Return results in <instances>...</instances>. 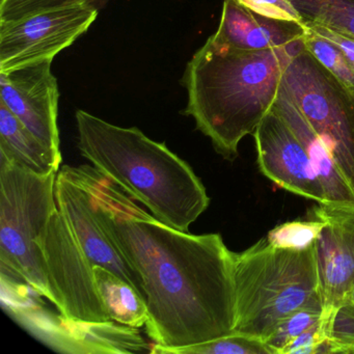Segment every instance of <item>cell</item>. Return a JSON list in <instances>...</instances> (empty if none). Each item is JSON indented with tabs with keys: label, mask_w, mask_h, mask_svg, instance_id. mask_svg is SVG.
<instances>
[{
	"label": "cell",
	"mask_w": 354,
	"mask_h": 354,
	"mask_svg": "<svg viewBox=\"0 0 354 354\" xmlns=\"http://www.w3.org/2000/svg\"><path fill=\"white\" fill-rule=\"evenodd\" d=\"M90 192L103 229L140 275L151 353L234 333L235 252L221 234L194 235L165 225L93 165L71 167Z\"/></svg>",
	"instance_id": "cell-1"
},
{
	"label": "cell",
	"mask_w": 354,
	"mask_h": 354,
	"mask_svg": "<svg viewBox=\"0 0 354 354\" xmlns=\"http://www.w3.org/2000/svg\"><path fill=\"white\" fill-rule=\"evenodd\" d=\"M304 40L267 50L230 48L209 38L186 66L182 86L187 91L184 115L210 138L215 151L227 160L254 134L272 109L283 71Z\"/></svg>",
	"instance_id": "cell-2"
},
{
	"label": "cell",
	"mask_w": 354,
	"mask_h": 354,
	"mask_svg": "<svg viewBox=\"0 0 354 354\" xmlns=\"http://www.w3.org/2000/svg\"><path fill=\"white\" fill-rule=\"evenodd\" d=\"M78 149L95 169L165 225L189 232L210 198L192 167L138 128L76 111Z\"/></svg>",
	"instance_id": "cell-3"
},
{
	"label": "cell",
	"mask_w": 354,
	"mask_h": 354,
	"mask_svg": "<svg viewBox=\"0 0 354 354\" xmlns=\"http://www.w3.org/2000/svg\"><path fill=\"white\" fill-rule=\"evenodd\" d=\"M234 279V333L266 342L292 313L322 306L314 246L286 250L271 245L263 238L244 252H235Z\"/></svg>",
	"instance_id": "cell-4"
},
{
	"label": "cell",
	"mask_w": 354,
	"mask_h": 354,
	"mask_svg": "<svg viewBox=\"0 0 354 354\" xmlns=\"http://www.w3.org/2000/svg\"><path fill=\"white\" fill-rule=\"evenodd\" d=\"M57 173L40 175L0 155L1 272L28 283L57 306L39 241L57 208Z\"/></svg>",
	"instance_id": "cell-5"
},
{
	"label": "cell",
	"mask_w": 354,
	"mask_h": 354,
	"mask_svg": "<svg viewBox=\"0 0 354 354\" xmlns=\"http://www.w3.org/2000/svg\"><path fill=\"white\" fill-rule=\"evenodd\" d=\"M281 86L324 140L354 189V94L304 46L291 57Z\"/></svg>",
	"instance_id": "cell-6"
},
{
	"label": "cell",
	"mask_w": 354,
	"mask_h": 354,
	"mask_svg": "<svg viewBox=\"0 0 354 354\" xmlns=\"http://www.w3.org/2000/svg\"><path fill=\"white\" fill-rule=\"evenodd\" d=\"M63 316L86 322L111 321L97 290L94 266L80 248L59 208L51 214L39 241Z\"/></svg>",
	"instance_id": "cell-7"
},
{
	"label": "cell",
	"mask_w": 354,
	"mask_h": 354,
	"mask_svg": "<svg viewBox=\"0 0 354 354\" xmlns=\"http://www.w3.org/2000/svg\"><path fill=\"white\" fill-rule=\"evenodd\" d=\"M98 14L88 6L73 5L0 22V72L53 61L88 32Z\"/></svg>",
	"instance_id": "cell-8"
},
{
	"label": "cell",
	"mask_w": 354,
	"mask_h": 354,
	"mask_svg": "<svg viewBox=\"0 0 354 354\" xmlns=\"http://www.w3.org/2000/svg\"><path fill=\"white\" fill-rule=\"evenodd\" d=\"M28 296L9 310L32 335L67 353H142L152 351L138 328L115 321L86 322L49 314Z\"/></svg>",
	"instance_id": "cell-9"
},
{
	"label": "cell",
	"mask_w": 354,
	"mask_h": 354,
	"mask_svg": "<svg viewBox=\"0 0 354 354\" xmlns=\"http://www.w3.org/2000/svg\"><path fill=\"white\" fill-rule=\"evenodd\" d=\"M51 65L53 61L47 59L0 72V103L62 159L59 84Z\"/></svg>",
	"instance_id": "cell-10"
},
{
	"label": "cell",
	"mask_w": 354,
	"mask_h": 354,
	"mask_svg": "<svg viewBox=\"0 0 354 354\" xmlns=\"http://www.w3.org/2000/svg\"><path fill=\"white\" fill-rule=\"evenodd\" d=\"M55 192L57 208L93 266L104 267L113 271L131 283L146 299L142 277L103 229L92 196L74 175L71 165H64L59 169Z\"/></svg>",
	"instance_id": "cell-11"
},
{
	"label": "cell",
	"mask_w": 354,
	"mask_h": 354,
	"mask_svg": "<svg viewBox=\"0 0 354 354\" xmlns=\"http://www.w3.org/2000/svg\"><path fill=\"white\" fill-rule=\"evenodd\" d=\"M261 173L287 192L327 206L322 184L306 148L271 109L254 132Z\"/></svg>",
	"instance_id": "cell-12"
},
{
	"label": "cell",
	"mask_w": 354,
	"mask_h": 354,
	"mask_svg": "<svg viewBox=\"0 0 354 354\" xmlns=\"http://www.w3.org/2000/svg\"><path fill=\"white\" fill-rule=\"evenodd\" d=\"M310 216L325 221L315 242L322 317L347 300L354 286V210L319 205Z\"/></svg>",
	"instance_id": "cell-13"
},
{
	"label": "cell",
	"mask_w": 354,
	"mask_h": 354,
	"mask_svg": "<svg viewBox=\"0 0 354 354\" xmlns=\"http://www.w3.org/2000/svg\"><path fill=\"white\" fill-rule=\"evenodd\" d=\"M306 32L298 22L267 17L237 0H225L218 28L211 38L230 48L259 51L301 42Z\"/></svg>",
	"instance_id": "cell-14"
},
{
	"label": "cell",
	"mask_w": 354,
	"mask_h": 354,
	"mask_svg": "<svg viewBox=\"0 0 354 354\" xmlns=\"http://www.w3.org/2000/svg\"><path fill=\"white\" fill-rule=\"evenodd\" d=\"M272 109L289 125L310 156L322 184L327 206L354 210V189L324 140L318 136L281 84Z\"/></svg>",
	"instance_id": "cell-15"
},
{
	"label": "cell",
	"mask_w": 354,
	"mask_h": 354,
	"mask_svg": "<svg viewBox=\"0 0 354 354\" xmlns=\"http://www.w3.org/2000/svg\"><path fill=\"white\" fill-rule=\"evenodd\" d=\"M0 155L40 175L59 173L62 159L0 103Z\"/></svg>",
	"instance_id": "cell-16"
},
{
	"label": "cell",
	"mask_w": 354,
	"mask_h": 354,
	"mask_svg": "<svg viewBox=\"0 0 354 354\" xmlns=\"http://www.w3.org/2000/svg\"><path fill=\"white\" fill-rule=\"evenodd\" d=\"M95 283L111 321L140 328L150 318L147 300L131 283L101 266H94Z\"/></svg>",
	"instance_id": "cell-17"
},
{
	"label": "cell",
	"mask_w": 354,
	"mask_h": 354,
	"mask_svg": "<svg viewBox=\"0 0 354 354\" xmlns=\"http://www.w3.org/2000/svg\"><path fill=\"white\" fill-rule=\"evenodd\" d=\"M294 20L354 40V0H287Z\"/></svg>",
	"instance_id": "cell-18"
},
{
	"label": "cell",
	"mask_w": 354,
	"mask_h": 354,
	"mask_svg": "<svg viewBox=\"0 0 354 354\" xmlns=\"http://www.w3.org/2000/svg\"><path fill=\"white\" fill-rule=\"evenodd\" d=\"M322 322L326 335L322 353L354 354V302H342Z\"/></svg>",
	"instance_id": "cell-19"
},
{
	"label": "cell",
	"mask_w": 354,
	"mask_h": 354,
	"mask_svg": "<svg viewBox=\"0 0 354 354\" xmlns=\"http://www.w3.org/2000/svg\"><path fill=\"white\" fill-rule=\"evenodd\" d=\"M165 354H275L274 351L258 337L240 333H232L225 337L169 350Z\"/></svg>",
	"instance_id": "cell-20"
},
{
	"label": "cell",
	"mask_w": 354,
	"mask_h": 354,
	"mask_svg": "<svg viewBox=\"0 0 354 354\" xmlns=\"http://www.w3.org/2000/svg\"><path fill=\"white\" fill-rule=\"evenodd\" d=\"M304 45L323 67L354 94V70L337 45L308 28L304 37Z\"/></svg>",
	"instance_id": "cell-21"
},
{
	"label": "cell",
	"mask_w": 354,
	"mask_h": 354,
	"mask_svg": "<svg viewBox=\"0 0 354 354\" xmlns=\"http://www.w3.org/2000/svg\"><path fill=\"white\" fill-rule=\"evenodd\" d=\"M310 217L308 221H287L277 225L269 232L267 241L275 248L286 250H304L313 248L325 221L318 217Z\"/></svg>",
	"instance_id": "cell-22"
},
{
	"label": "cell",
	"mask_w": 354,
	"mask_h": 354,
	"mask_svg": "<svg viewBox=\"0 0 354 354\" xmlns=\"http://www.w3.org/2000/svg\"><path fill=\"white\" fill-rule=\"evenodd\" d=\"M323 306H310L295 310L283 319L265 343L275 354H283L288 344L322 319Z\"/></svg>",
	"instance_id": "cell-23"
},
{
	"label": "cell",
	"mask_w": 354,
	"mask_h": 354,
	"mask_svg": "<svg viewBox=\"0 0 354 354\" xmlns=\"http://www.w3.org/2000/svg\"><path fill=\"white\" fill-rule=\"evenodd\" d=\"M111 0H0V22L12 21L45 10L84 5L100 12Z\"/></svg>",
	"instance_id": "cell-24"
},
{
	"label": "cell",
	"mask_w": 354,
	"mask_h": 354,
	"mask_svg": "<svg viewBox=\"0 0 354 354\" xmlns=\"http://www.w3.org/2000/svg\"><path fill=\"white\" fill-rule=\"evenodd\" d=\"M326 342L322 319L314 326L298 335L288 344L283 354H319L322 353L323 346Z\"/></svg>",
	"instance_id": "cell-25"
},
{
	"label": "cell",
	"mask_w": 354,
	"mask_h": 354,
	"mask_svg": "<svg viewBox=\"0 0 354 354\" xmlns=\"http://www.w3.org/2000/svg\"><path fill=\"white\" fill-rule=\"evenodd\" d=\"M306 26L312 32L328 39L333 44L337 45L341 49L342 53H343L350 67L354 70V40L346 38V37L341 36V35L335 34V32L326 30V28H322V26H314V24H308V26Z\"/></svg>",
	"instance_id": "cell-26"
},
{
	"label": "cell",
	"mask_w": 354,
	"mask_h": 354,
	"mask_svg": "<svg viewBox=\"0 0 354 354\" xmlns=\"http://www.w3.org/2000/svg\"><path fill=\"white\" fill-rule=\"evenodd\" d=\"M347 300L354 302V286L353 288H352L351 291H350L349 295H348Z\"/></svg>",
	"instance_id": "cell-27"
}]
</instances>
